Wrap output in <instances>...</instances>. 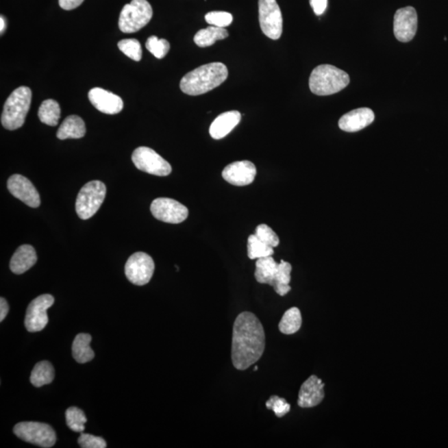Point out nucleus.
<instances>
[{
	"instance_id": "nucleus-13",
	"label": "nucleus",
	"mask_w": 448,
	"mask_h": 448,
	"mask_svg": "<svg viewBox=\"0 0 448 448\" xmlns=\"http://www.w3.org/2000/svg\"><path fill=\"white\" fill-rule=\"evenodd\" d=\"M151 211L156 219L168 223H180L188 218V208L175 199L159 198L152 202Z\"/></svg>"
},
{
	"instance_id": "nucleus-40",
	"label": "nucleus",
	"mask_w": 448,
	"mask_h": 448,
	"mask_svg": "<svg viewBox=\"0 0 448 448\" xmlns=\"http://www.w3.org/2000/svg\"><path fill=\"white\" fill-rule=\"evenodd\" d=\"M258 366L255 367V368H254V371H258Z\"/></svg>"
},
{
	"instance_id": "nucleus-10",
	"label": "nucleus",
	"mask_w": 448,
	"mask_h": 448,
	"mask_svg": "<svg viewBox=\"0 0 448 448\" xmlns=\"http://www.w3.org/2000/svg\"><path fill=\"white\" fill-rule=\"evenodd\" d=\"M132 161L136 167L141 171L153 175L167 176L171 175L172 168L170 163L149 147H141L135 149Z\"/></svg>"
},
{
	"instance_id": "nucleus-36",
	"label": "nucleus",
	"mask_w": 448,
	"mask_h": 448,
	"mask_svg": "<svg viewBox=\"0 0 448 448\" xmlns=\"http://www.w3.org/2000/svg\"><path fill=\"white\" fill-rule=\"evenodd\" d=\"M310 6L312 7L314 13L318 16L325 13L326 8H327V0H310Z\"/></svg>"
},
{
	"instance_id": "nucleus-15",
	"label": "nucleus",
	"mask_w": 448,
	"mask_h": 448,
	"mask_svg": "<svg viewBox=\"0 0 448 448\" xmlns=\"http://www.w3.org/2000/svg\"><path fill=\"white\" fill-rule=\"evenodd\" d=\"M8 188L15 198L31 208H38L40 206V196L34 184L26 177L21 175H14L8 180Z\"/></svg>"
},
{
	"instance_id": "nucleus-23",
	"label": "nucleus",
	"mask_w": 448,
	"mask_h": 448,
	"mask_svg": "<svg viewBox=\"0 0 448 448\" xmlns=\"http://www.w3.org/2000/svg\"><path fill=\"white\" fill-rule=\"evenodd\" d=\"M91 341L92 336L89 334L81 333L75 337L72 351L74 360L77 363H88L95 356V353L90 347Z\"/></svg>"
},
{
	"instance_id": "nucleus-14",
	"label": "nucleus",
	"mask_w": 448,
	"mask_h": 448,
	"mask_svg": "<svg viewBox=\"0 0 448 448\" xmlns=\"http://www.w3.org/2000/svg\"><path fill=\"white\" fill-rule=\"evenodd\" d=\"M418 29V14L414 8L397 10L394 19L395 36L399 42H408L414 38Z\"/></svg>"
},
{
	"instance_id": "nucleus-35",
	"label": "nucleus",
	"mask_w": 448,
	"mask_h": 448,
	"mask_svg": "<svg viewBox=\"0 0 448 448\" xmlns=\"http://www.w3.org/2000/svg\"><path fill=\"white\" fill-rule=\"evenodd\" d=\"M78 444L82 448H105L107 443L100 437L92 434H82L77 440Z\"/></svg>"
},
{
	"instance_id": "nucleus-26",
	"label": "nucleus",
	"mask_w": 448,
	"mask_h": 448,
	"mask_svg": "<svg viewBox=\"0 0 448 448\" xmlns=\"http://www.w3.org/2000/svg\"><path fill=\"white\" fill-rule=\"evenodd\" d=\"M302 317L297 308H290L283 315L278 327L284 335H293L301 329Z\"/></svg>"
},
{
	"instance_id": "nucleus-22",
	"label": "nucleus",
	"mask_w": 448,
	"mask_h": 448,
	"mask_svg": "<svg viewBox=\"0 0 448 448\" xmlns=\"http://www.w3.org/2000/svg\"><path fill=\"white\" fill-rule=\"evenodd\" d=\"M86 125L78 116H69L59 127L57 137L59 140L80 139L85 136Z\"/></svg>"
},
{
	"instance_id": "nucleus-20",
	"label": "nucleus",
	"mask_w": 448,
	"mask_h": 448,
	"mask_svg": "<svg viewBox=\"0 0 448 448\" xmlns=\"http://www.w3.org/2000/svg\"><path fill=\"white\" fill-rule=\"evenodd\" d=\"M241 114L238 111L227 112L219 115L211 124L210 134L212 138L220 140L233 131L241 121Z\"/></svg>"
},
{
	"instance_id": "nucleus-31",
	"label": "nucleus",
	"mask_w": 448,
	"mask_h": 448,
	"mask_svg": "<svg viewBox=\"0 0 448 448\" xmlns=\"http://www.w3.org/2000/svg\"><path fill=\"white\" fill-rule=\"evenodd\" d=\"M145 47L149 53L158 59L166 57L171 49L170 42L166 39H160L156 36L149 37L145 43Z\"/></svg>"
},
{
	"instance_id": "nucleus-16",
	"label": "nucleus",
	"mask_w": 448,
	"mask_h": 448,
	"mask_svg": "<svg viewBox=\"0 0 448 448\" xmlns=\"http://www.w3.org/2000/svg\"><path fill=\"white\" fill-rule=\"evenodd\" d=\"M222 175L227 182L233 186H246L253 182L257 175V169L251 161H236L224 169Z\"/></svg>"
},
{
	"instance_id": "nucleus-33",
	"label": "nucleus",
	"mask_w": 448,
	"mask_h": 448,
	"mask_svg": "<svg viewBox=\"0 0 448 448\" xmlns=\"http://www.w3.org/2000/svg\"><path fill=\"white\" fill-rule=\"evenodd\" d=\"M208 25L219 27H226L233 22V15L227 12L214 11L206 15Z\"/></svg>"
},
{
	"instance_id": "nucleus-3",
	"label": "nucleus",
	"mask_w": 448,
	"mask_h": 448,
	"mask_svg": "<svg viewBox=\"0 0 448 448\" xmlns=\"http://www.w3.org/2000/svg\"><path fill=\"white\" fill-rule=\"evenodd\" d=\"M292 270L288 262L277 263L272 256L262 258L257 260L255 278L261 284L272 286L279 296L284 297L292 290L289 285Z\"/></svg>"
},
{
	"instance_id": "nucleus-24",
	"label": "nucleus",
	"mask_w": 448,
	"mask_h": 448,
	"mask_svg": "<svg viewBox=\"0 0 448 448\" xmlns=\"http://www.w3.org/2000/svg\"><path fill=\"white\" fill-rule=\"evenodd\" d=\"M229 37V33L225 27L215 26L208 27L207 29H200L195 34L194 41L200 48H207L214 45L219 40H223Z\"/></svg>"
},
{
	"instance_id": "nucleus-6",
	"label": "nucleus",
	"mask_w": 448,
	"mask_h": 448,
	"mask_svg": "<svg viewBox=\"0 0 448 448\" xmlns=\"http://www.w3.org/2000/svg\"><path fill=\"white\" fill-rule=\"evenodd\" d=\"M152 15V7L147 0H132L121 10L119 29L125 34L138 32L151 21Z\"/></svg>"
},
{
	"instance_id": "nucleus-9",
	"label": "nucleus",
	"mask_w": 448,
	"mask_h": 448,
	"mask_svg": "<svg viewBox=\"0 0 448 448\" xmlns=\"http://www.w3.org/2000/svg\"><path fill=\"white\" fill-rule=\"evenodd\" d=\"M259 23L262 33L273 40L282 36L283 19L277 0H259Z\"/></svg>"
},
{
	"instance_id": "nucleus-25",
	"label": "nucleus",
	"mask_w": 448,
	"mask_h": 448,
	"mask_svg": "<svg viewBox=\"0 0 448 448\" xmlns=\"http://www.w3.org/2000/svg\"><path fill=\"white\" fill-rule=\"evenodd\" d=\"M54 379V369L49 361H41L35 365L31 373L30 382L35 387H42L43 385L53 382Z\"/></svg>"
},
{
	"instance_id": "nucleus-12",
	"label": "nucleus",
	"mask_w": 448,
	"mask_h": 448,
	"mask_svg": "<svg viewBox=\"0 0 448 448\" xmlns=\"http://www.w3.org/2000/svg\"><path fill=\"white\" fill-rule=\"evenodd\" d=\"M54 303V297L49 294L42 295L31 302L27 309L25 327L29 332L42 331L49 323L47 310Z\"/></svg>"
},
{
	"instance_id": "nucleus-34",
	"label": "nucleus",
	"mask_w": 448,
	"mask_h": 448,
	"mask_svg": "<svg viewBox=\"0 0 448 448\" xmlns=\"http://www.w3.org/2000/svg\"><path fill=\"white\" fill-rule=\"evenodd\" d=\"M255 235H256L262 242L273 247H277L279 242H280L277 234L275 233L270 227L267 226L266 224H260V225H258Z\"/></svg>"
},
{
	"instance_id": "nucleus-19",
	"label": "nucleus",
	"mask_w": 448,
	"mask_h": 448,
	"mask_svg": "<svg viewBox=\"0 0 448 448\" xmlns=\"http://www.w3.org/2000/svg\"><path fill=\"white\" fill-rule=\"evenodd\" d=\"M375 121V113L371 109L364 108L353 110L339 121V127L347 132H360Z\"/></svg>"
},
{
	"instance_id": "nucleus-30",
	"label": "nucleus",
	"mask_w": 448,
	"mask_h": 448,
	"mask_svg": "<svg viewBox=\"0 0 448 448\" xmlns=\"http://www.w3.org/2000/svg\"><path fill=\"white\" fill-rule=\"evenodd\" d=\"M118 48L125 55L132 60L140 62L142 58V49H141L140 43L137 39L129 38L123 39V40L118 42Z\"/></svg>"
},
{
	"instance_id": "nucleus-4",
	"label": "nucleus",
	"mask_w": 448,
	"mask_h": 448,
	"mask_svg": "<svg viewBox=\"0 0 448 448\" xmlns=\"http://www.w3.org/2000/svg\"><path fill=\"white\" fill-rule=\"evenodd\" d=\"M349 84V75L335 66L324 64L316 66L310 74V91L318 96L332 95L341 91Z\"/></svg>"
},
{
	"instance_id": "nucleus-37",
	"label": "nucleus",
	"mask_w": 448,
	"mask_h": 448,
	"mask_svg": "<svg viewBox=\"0 0 448 448\" xmlns=\"http://www.w3.org/2000/svg\"><path fill=\"white\" fill-rule=\"evenodd\" d=\"M84 0H58L59 5L65 10H73L80 6Z\"/></svg>"
},
{
	"instance_id": "nucleus-39",
	"label": "nucleus",
	"mask_w": 448,
	"mask_h": 448,
	"mask_svg": "<svg viewBox=\"0 0 448 448\" xmlns=\"http://www.w3.org/2000/svg\"><path fill=\"white\" fill-rule=\"evenodd\" d=\"M5 29H6V21L5 18L1 16V18H0V33L3 34V33H5Z\"/></svg>"
},
{
	"instance_id": "nucleus-28",
	"label": "nucleus",
	"mask_w": 448,
	"mask_h": 448,
	"mask_svg": "<svg viewBox=\"0 0 448 448\" xmlns=\"http://www.w3.org/2000/svg\"><path fill=\"white\" fill-rule=\"evenodd\" d=\"M273 247L262 242L256 235H250L247 239V256L251 260L272 256Z\"/></svg>"
},
{
	"instance_id": "nucleus-11",
	"label": "nucleus",
	"mask_w": 448,
	"mask_h": 448,
	"mask_svg": "<svg viewBox=\"0 0 448 448\" xmlns=\"http://www.w3.org/2000/svg\"><path fill=\"white\" fill-rule=\"evenodd\" d=\"M155 272V262L149 255L142 251L134 253L125 266L128 280L136 286H144L151 280Z\"/></svg>"
},
{
	"instance_id": "nucleus-21",
	"label": "nucleus",
	"mask_w": 448,
	"mask_h": 448,
	"mask_svg": "<svg viewBox=\"0 0 448 448\" xmlns=\"http://www.w3.org/2000/svg\"><path fill=\"white\" fill-rule=\"evenodd\" d=\"M36 251L32 246L22 245L15 251L10 261V270L15 274H23L37 262Z\"/></svg>"
},
{
	"instance_id": "nucleus-8",
	"label": "nucleus",
	"mask_w": 448,
	"mask_h": 448,
	"mask_svg": "<svg viewBox=\"0 0 448 448\" xmlns=\"http://www.w3.org/2000/svg\"><path fill=\"white\" fill-rule=\"evenodd\" d=\"M14 432L23 441L41 447H52L57 441L56 434L53 427L46 423H19L15 425Z\"/></svg>"
},
{
	"instance_id": "nucleus-1",
	"label": "nucleus",
	"mask_w": 448,
	"mask_h": 448,
	"mask_svg": "<svg viewBox=\"0 0 448 448\" xmlns=\"http://www.w3.org/2000/svg\"><path fill=\"white\" fill-rule=\"evenodd\" d=\"M263 325L253 313L239 314L234 321L232 341V362L238 371L256 364L265 351Z\"/></svg>"
},
{
	"instance_id": "nucleus-7",
	"label": "nucleus",
	"mask_w": 448,
	"mask_h": 448,
	"mask_svg": "<svg viewBox=\"0 0 448 448\" xmlns=\"http://www.w3.org/2000/svg\"><path fill=\"white\" fill-rule=\"evenodd\" d=\"M107 188L103 183L93 180L81 188L76 201V211L84 220L92 218L104 202Z\"/></svg>"
},
{
	"instance_id": "nucleus-29",
	"label": "nucleus",
	"mask_w": 448,
	"mask_h": 448,
	"mask_svg": "<svg viewBox=\"0 0 448 448\" xmlns=\"http://www.w3.org/2000/svg\"><path fill=\"white\" fill-rule=\"evenodd\" d=\"M66 421L71 430L82 432L85 430L86 418L84 411L76 407H71L66 411Z\"/></svg>"
},
{
	"instance_id": "nucleus-32",
	"label": "nucleus",
	"mask_w": 448,
	"mask_h": 448,
	"mask_svg": "<svg viewBox=\"0 0 448 448\" xmlns=\"http://www.w3.org/2000/svg\"><path fill=\"white\" fill-rule=\"evenodd\" d=\"M266 407L267 410L273 411L277 418H282L290 410V406L286 400L277 395L270 397L266 401Z\"/></svg>"
},
{
	"instance_id": "nucleus-18",
	"label": "nucleus",
	"mask_w": 448,
	"mask_h": 448,
	"mask_svg": "<svg viewBox=\"0 0 448 448\" xmlns=\"http://www.w3.org/2000/svg\"><path fill=\"white\" fill-rule=\"evenodd\" d=\"M325 384L322 383L321 379L316 375L309 377L308 379L302 384L301 390L298 395V406L301 408H313L322 402L324 399Z\"/></svg>"
},
{
	"instance_id": "nucleus-5",
	"label": "nucleus",
	"mask_w": 448,
	"mask_h": 448,
	"mask_svg": "<svg viewBox=\"0 0 448 448\" xmlns=\"http://www.w3.org/2000/svg\"><path fill=\"white\" fill-rule=\"evenodd\" d=\"M32 100V92L27 86L15 89L3 105L1 116L3 127L14 131L23 127Z\"/></svg>"
},
{
	"instance_id": "nucleus-17",
	"label": "nucleus",
	"mask_w": 448,
	"mask_h": 448,
	"mask_svg": "<svg viewBox=\"0 0 448 448\" xmlns=\"http://www.w3.org/2000/svg\"><path fill=\"white\" fill-rule=\"evenodd\" d=\"M88 98L98 111L108 115H116L124 108L123 101L119 96L100 88L90 90Z\"/></svg>"
},
{
	"instance_id": "nucleus-38",
	"label": "nucleus",
	"mask_w": 448,
	"mask_h": 448,
	"mask_svg": "<svg viewBox=\"0 0 448 448\" xmlns=\"http://www.w3.org/2000/svg\"><path fill=\"white\" fill-rule=\"evenodd\" d=\"M10 306L5 298L0 299V321L5 319L8 313H9Z\"/></svg>"
},
{
	"instance_id": "nucleus-2",
	"label": "nucleus",
	"mask_w": 448,
	"mask_h": 448,
	"mask_svg": "<svg viewBox=\"0 0 448 448\" xmlns=\"http://www.w3.org/2000/svg\"><path fill=\"white\" fill-rule=\"evenodd\" d=\"M229 76L227 66L222 62H211L192 70L180 82V89L190 96H199L212 91L223 84Z\"/></svg>"
},
{
	"instance_id": "nucleus-27",
	"label": "nucleus",
	"mask_w": 448,
	"mask_h": 448,
	"mask_svg": "<svg viewBox=\"0 0 448 448\" xmlns=\"http://www.w3.org/2000/svg\"><path fill=\"white\" fill-rule=\"evenodd\" d=\"M38 117L42 123L55 127L61 117L60 105L53 99L43 101L38 109Z\"/></svg>"
}]
</instances>
